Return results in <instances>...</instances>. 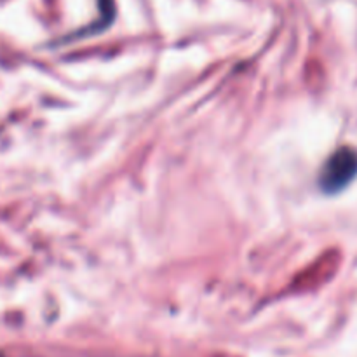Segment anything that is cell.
<instances>
[{"mask_svg": "<svg viewBox=\"0 0 357 357\" xmlns=\"http://www.w3.org/2000/svg\"><path fill=\"white\" fill-rule=\"evenodd\" d=\"M357 176V150L342 146L335 150L324 162L319 174V185L326 194H338Z\"/></svg>", "mask_w": 357, "mask_h": 357, "instance_id": "1", "label": "cell"}, {"mask_svg": "<svg viewBox=\"0 0 357 357\" xmlns=\"http://www.w3.org/2000/svg\"><path fill=\"white\" fill-rule=\"evenodd\" d=\"M98 7H100L101 10V20L98 21V24H94L93 28H84V30L73 33L70 38H80V37H87V35L100 33L101 30L110 26L112 21H114L115 17V2L114 0H98Z\"/></svg>", "mask_w": 357, "mask_h": 357, "instance_id": "2", "label": "cell"}]
</instances>
